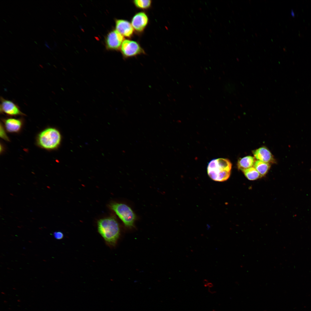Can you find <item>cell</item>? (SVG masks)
<instances>
[{
    "mask_svg": "<svg viewBox=\"0 0 311 311\" xmlns=\"http://www.w3.org/2000/svg\"><path fill=\"white\" fill-rule=\"evenodd\" d=\"M98 231L109 245L114 246L119 238L120 230L116 219L111 217L99 220L97 222Z\"/></svg>",
    "mask_w": 311,
    "mask_h": 311,
    "instance_id": "1",
    "label": "cell"
},
{
    "mask_svg": "<svg viewBox=\"0 0 311 311\" xmlns=\"http://www.w3.org/2000/svg\"><path fill=\"white\" fill-rule=\"evenodd\" d=\"M6 130L11 133L19 132L22 127V120L21 119L9 118L3 119Z\"/></svg>",
    "mask_w": 311,
    "mask_h": 311,
    "instance_id": "11",
    "label": "cell"
},
{
    "mask_svg": "<svg viewBox=\"0 0 311 311\" xmlns=\"http://www.w3.org/2000/svg\"><path fill=\"white\" fill-rule=\"evenodd\" d=\"M291 14L293 16H295L293 10H292L291 11Z\"/></svg>",
    "mask_w": 311,
    "mask_h": 311,
    "instance_id": "20",
    "label": "cell"
},
{
    "mask_svg": "<svg viewBox=\"0 0 311 311\" xmlns=\"http://www.w3.org/2000/svg\"><path fill=\"white\" fill-rule=\"evenodd\" d=\"M133 3L135 7L139 9L147 10L150 8L152 4V1L150 0H135Z\"/></svg>",
    "mask_w": 311,
    "mask_h": 311,
    "instance_id": "15",
    "label": "cell"
},
{
    "mask_svg": "<svg viewBox=\"0 0 311 311\" xmlns=\"http://www.w3.org/2000/svg\"><path fill=\"white\" fill-rule=\"evenodd\" d=\"M124 37L116 30L110 32L106 38L107 45L109 49L118 50L122 45Z\"/></svg>",
    "mask_w": 311,
    "mask_h": 311,
    "instance_id": "8",
    "label": "cell"
},
{
    "mask_svg": "<svg viewBox=\"0 0 311 311\" xmlns=\"http://www.w3.org/2000/svg\"></svg>",
    "mask_w": 311,
    "mask_h": 311,
    "instance_id": "21",
    "label": "cell"
},
{
    "mask_svg": "<svg viewBox=\"0 0 311 311\" xmlns=\"http://www.w3.org/2000/svg\"><path fill=\"white\" fill-rule=\"evenodd\" d=\"M110 206L126 227L131 228L134 227L136 216L130 207L125 204L115 202L111 203Z\"/></svg>",
    "mask_w": 311,
    "mask_h": 311,
    "instance_id": "4",
    "label": "cell"
},
{
    "mask_svg": "<svg viewBox=\"0 0 311 311\" xmlns=\"http://www.w3.org/2000/svg\"><path fill=\"white\" fill-rule=\"evenodd\" d=\"M232 166V164L228 159L219 158L213 159L208 165V174L215 181H224L230 177Z\"/></svg>",
    "mask_w": 311,
    "mask_h": 311,
    "instance_id": "2",
    "label": "cell"
},
{
    "mask_svg": "<svg viewBox=\"0 0 311 311\" xmlns=\"http://www.w3.org/2000/svg\"><path fill=\"white\" fill-rule=\"evenodd\" d=\"M61 136L59 131L55 128H46L38 135L37 139L38 145L41 147L48 150L54 149L59 145Z\"/></svg>",
    "mask_w": 311,
    "mask_h": 311,
    "instance_id": "3",
    "label": "cell"
},
{
    "mask_svg": "<svg viewBox=\"0 0 311 311\" xmlns=\"http://www.w3.org/2000/svg\"><path fill=\"white\" fill-rule=\"evenodd\" d=\"M254 157L247 156L240 158L237 163L238 168L242 171L253 167L255 162Z\"/></svg>",
    "mask_w": 311,
    "mask_h": 311,
    "instance_id": "12",
    "label": "cell"
},
{
    "mask_svg": "<svg viewBox=\"0 0 311 311\" xmlns=\"http://www.w3.org/2000/svg\"><path fill=\"white\" fill-rule=\"evenodd\" d=\"M115 27L116 30L124 37L130 38L133 35L134 29L131 23L127 20L123 19L116 20Z\"/></svg>",
    "mask_w": 311,
    "mask_h": 311,
    "instance_id": "9",
    "label": "cell"
},
{
    "mask_svg": "<svg viewBox=\"0 0 311 311\" xmlns=\"http://www.w3.org/2000/svg\"><path fill=\"white\" fill-rule=\"evenodd\" d=\"M54 238L57 240L62 239L64 236L63 233L60 231H56L53 234Z\"/></svg>",
    "mask_w": 311,
    "mask_h": 311,
    "instance_id": "17",
    "label": "cell"
},
{
    "mask_svg": "<svg viewBox=\"0 0 311 311\" xmlns=\"http://www.w3.org/2000/svg\"><path fill=\"white\" fill-rule=\"evenodd\" d=\"M246 177L249 180H254L261 177L254 167L242 170Z\"/></svg>",
    "mask_w": 311,
    "mask_h": 311,
    "instance_id": "14",
    "label": "cell"
},
{
    "mask_svg": "<svg viewBox=\"0 0 311 311\" xmlns=\"http://www.w3.org/2000/svg\"><path fill=\"white\" fill-rule=\"evenodd\" d=\"M149 19L147 14L144 12H141L135 14L132 17L131 24L134 31L137 33L143 32L147 26Z\"/></svg>",
    "mask_w": 311,
    "mask_h": 311,
    "instance_id": "7",
    "label": "cell"
},
{
    "mask_svg": "<svg viewBox=\"0 0 311 311\" xmlns=\"http://www.w3.org/2000/svg\"><path fill=\"white\" fill-rule=\"evenodd\" d=\"M213 286V284L211 282H208L207 285V287H208V288H212Z\"/></svg>",
    "mask_w": 311,
    "mask_h": 311,
    "instance_id": "19",
    "label": "cell"
},
{
    "mask_svg": "<svg viewBox=\"0 0 311 311\" xmlns=\"http://www.w3.org/2000/svg\"><path fill=\"white\" fill-rule=\"evenodd\" d=\"M203 282L204 284V286L205 287H207V285L208 283V280L206 279H204L203 281Z\"/></svg>",
    "mask_w": 311,
    "mask_h": 311,
    "instance_id": "18",
    "label": "cell"
},
{
    "mask_svg": "<svg viewBox=\"0 0 311 311\" xmlns=\"http://www.w3.org/2000/svg\"><path fill=\"white\" fill-rule=\"evenodd\" d=\"M253 153L255 157L258 160L269 164L275 162L273 155L265 147H261L253 151Z\"/></svg>",
    "mask_w": 311,
    "mask_h": 311,
    "instance_id": "10",
    "label": "cell"
},
{
    "mask_svg": "<svg viewBox=\"0 0 311 311\" xmlns=\"http://www.w3.org/2000/svg\"><path fill=\"white\" fill-rule=\"evenodd\" d=\"M0 112L1 113L11 116L25 115L19 106L13 102L6 99L2 97L0 98Z\"/></svg>",
    "mask_w": 311,
    "mask_h": 311,
    "instance_id": "6",
    "label": "cell"
},
{
    "mask_svg": "<svg viewBox=\"0 0 311 311\" xmlns=\"http://www.w3.org/2000/svg\"><path fill=\"white\" fill-rule=\"evenodd\" d=\"M0 136L1 138L4 140L7 141H9V138L6 134L4 127L1 124L0 125Z\"/></svg>",
    "mask_w": 311,
    "mask_h": 311,
    "instance_id": "16",
    "label": "cell"
},
{
    "mask_svg": "<svg viewBox=\"0 0 311 311\" xmlns=\"http://www.w3.org/2000/svg\"><path fill=\"white\" fill-rule=\"evenodd\" d=\"M121 50L125 59L135 57L145 53L138 42L128 39L123 41L121 47Z\"/></svg>",
    "mask_w": 311,
    "mask_h": 311,
    "instance_id": "5",
    "label": "cell"
},
{
    "mask_svg": "<svg viewBox=\"0 0 311 311\" xmlns=\"http://www.w3.org/2000/svg\"><path fill=\"white\" fill-rule=\"evenodd\" d=\"M253 166L261 177L267 173L270 166L269 163L264 162L258 160L255 161Z\"/></svg>",
    "mask_w": 311,
    "mask_h": 311,
    "instance_id": "13",
    "label": "cell"
}]
</instances>
